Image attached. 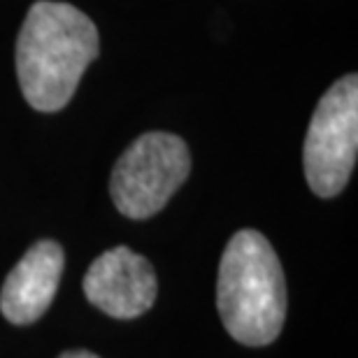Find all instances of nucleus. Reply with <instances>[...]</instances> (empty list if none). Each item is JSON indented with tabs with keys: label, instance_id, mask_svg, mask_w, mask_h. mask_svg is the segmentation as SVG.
<instances>
[{
	"label": "nucleus",
	"instance_id": "0eeeda50",
	"mask_svg": "<svg viewBox=\"0 0 358 358\" xmlns=\"http://www.w3.org/2000/svg\"><path fill=\"white\" fill-rule=\"evenodd\" d=\"M59 358H100V356L87 352V349H73V352H63Z\"/></svg>",
	"mask_w": 358,
	"mask_h": 358
},
{
	"label": "nucleus",
	"instance_id": "423d86ee",
	"mask_svg": "<svg viewBox=\"0 0 358 358\" xmlns=\"http://www.w3.org/2000/svg\"><path fill=\"white\" fill-rule=\"evenodd\" d=\"M66 268L63 247L40 240L10 270L0 291V312L14 326L35 324L49 310Z\"/></svg>",
	"mask_w": 358,
	"mask_h": 358
},
{
	"label": "nucleus",
	"instance_id": "7ed1b4c3",
	"mask_svg": "<svg viewBox=\"0 0 358 358\" xmlns=\"http://www.w3.org/2000/svg\"><path fill=\"white\" fill-rule=\"evenodd\" d=\"M191 173L186 142L173 133L152 131L140 135L119 156L110 177V196L128 219L159 214Z\"/></svg>",
	"mask_w": 358,
	"mask_h": 358
},
{
	"label": "nucleus",
	"instance_id": "20e7f679",
	"mask_svg": "<svg viewBox=\"0 0 358 358\" xmlns=\"http://www.w3.org/2000/svg\"><path fill=\"white\" fill-rule=\"evenodd\" d=\"M358 154V77L345 75L321 96L307 128L303 166L310 189L333 198L345 189Z\"/></svg>",
	"mask_w": 358,
	"mask_h": 358
},
{
	"label": "nucleus",
	"instance_id": "39448f33",
	"mask_svg": "<svg viewBox=\"0 0 358 358\" xmlns=\"http://www.w3.org/2000/svg\"><path fill=\"white\" fill-rule=\"evenodd\" d=\"M159 282L145 256L114 247L91 263L84 277V296L112 319H135L152 310Z\"/></svg>",
	"mask_w": 358,
	"mask_h": 358
},
{
	"label": "nucleus",
	"instance_id": "f03ea898",
	"mask_svg": "<svg viewBox=\"0 0 358 358\" xmlns=\"http://www.w3.org/2000/svg\"><path fill=\"white\" fill-rule=\"evenodd\" d=\"M217 310L240 345L266 347L279 338L286 319V279L263 233L245 228L228 240L219 263Z\"/></svg>",
	"mask_w": 358,
	"mask_h": 358
},
{
	"label": "nucleus",
	"instance_id": "f257e3e1",
	"mask_svg": "<svg viewBox=\"0 0 358 358\" xmlns=\"http://www.w3.org/2000/svg\"><path fill=\"white\" fill-rule=\"evenodd\" d=\"M98 49V28L82 10L56 0L33 3L17 38V77L26 103L38 112L63 110Z\"/></svg>",
	"mask_w": 358,
	"mask_h": 358
}]
</instances>
